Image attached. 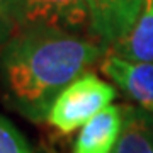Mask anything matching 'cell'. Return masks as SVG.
<instances>
[{
    "instance_id": "obj_2",
    "label": "cell",
    "mask_w": 153,
    "mask_h": 153,
    "mask_svg": "<svg viewBox=\"0 0 153 153\" xmlns=\"http://www.w3.org/2000/svg\"><path fill=\"white\" fill-rule=\"evenodd\" d=\"M116 99V88L94 73H85L56 97L48 112V123L61 134H70L87 124Z\"/></svg>"
},
{
    "instance_id": "obj_1",
    "label": "cell",
    "mask_w": 153,
    "mask_h": 153,
    "mask_svg": "<svg viewBox=\"0 0 153 153\" xmlns=\"http://www.w3.org/2000/svg\"><path fill=\"white\" fill-rule=\"evenodd\" d=\"M102 53L95 39L71 31H17L0 53V94L22 117L46 121L56 97Z\"/></svg>"
},
{
    "instance_id": "obj_4",
    "label": "cell",
    "mask_w": 153,
    "mask_h": 153,
    "mask_svg": "<svg viewBox=\"0 0 153 153\" xmlns=\"http://www.w3.org/2000/svg\"><path fill=\"white\" fill-rule=\"evenodd\" d=\"M88 31L102 48L112 46L133 29L141 14L143 0H85Z\"/></svg>"
},
{
    "instance_id": "obj_3",
    "label": "cell",
    "mask_w": 153,
    "mask_h": 153,
    "mask_svg": "<svg viewBox=\"0 0 153 153\" xmlns=\"http://www.w3.org/2000/svg\"><path fill=\"white\" fill-rule=\"evenodd\" d=\"M17 31L63 29L78 33L88 27L85 0H7Z\"/></svg>"
},
{
    "instance_id": "obj_9",
    "label": "cell",
    "mask_w": 153,
    "mask_h": 153,
    "mask_svg": "<svg viewBox=\"0 0 153 153\" xmlns=\"http://www.w3.org/2000/svg\"><path fill=\"white\" fill-rule=\"evenodd\" d=\"M0 153H36L10 121L0 116Z\"/></svg>"
},
{
    "instance_id": "obj_8",
    "label": "cell",
    "mask_w": 153,
    "mask_h": 153,
    "mask_svg": "<svg viewBox=\"0 0 153 153\" xmlns=\"http://www.w3.org/2000/svg\"><path fill=\"white\" fill-rule=\"evenodd\" d=\"M111 153H153V116L124 107L123 129Z\"/></svg>"
},
{
    "instance_id": "obj_10",
    "label": "cell",
    "mask_w": 153,
    "mask_h": 153,
    "mask_svg": "<svg viewBox=\"0 0 153 153\" xmlns=\"http://www.w3.org/2000/svg\"><path fill=\"white\" fill-rule=\"evenodd\" d=\"M16 33H17V24L14 21L9 2L0 0V53Z\"/></svg>"
},
{
    "instance_id": "obj_7",
    "label": "cell",
    "mask_w": 153,
    "mask_h": 153,
    "mask_svg": "<svg viewBox=\"0 0 153 153\" xmlns=\"http://www.w3.org/2000/svg\"><path fill=\"white\" fill-rule=\"evenodd\" d=\"M111 48V53L124 60L153 61V0H143V9L136 24Z\"/></svg>"
},
{
    "instance_id": "obj_6",
    "label": "cell",
    "mask_w": 153,
    "mask_h": 153,
    "mask_svg": "<svg viewBox=\"0 0 153 153\" xmlns=\"http://www.w3.org/2000/svg\"><path fill=\"white\" fill-rule=\"evenodd\" d=\"M124 107L107 105L83 124L73 145V153H111L123 129Z\"/></svg>"
},
{
    "instance_id": "obj_5",
    "label": "cell",
    "mask_w": 153,
    "mask_h": 153,
    "mask_svg": "<svg viewBox=\"0 0 153 153\" xmlns=\"http://www.w3.org/2000/svg\"><path fill=\"white\" fill-rule=\"evenodd\" d=\"M100 71L140 109L153 116V61H129L109 53L100 63Z\"/></svg>"
}]
</instances>
